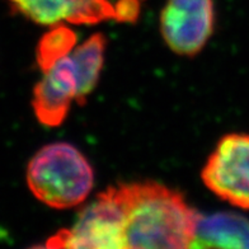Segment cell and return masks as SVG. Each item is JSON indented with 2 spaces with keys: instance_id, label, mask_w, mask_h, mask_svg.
I'll return each mask as SVG.
<instances>
[{
  "instance_id": "obj_1",
  "label": "cell",
  "mask_w": 249,
  "mask_h": 249,
  "mask_svg": "<svg viewBox=\"0 0 249 249\" xmlns=\"http://www.w3.org/2000/svg\"><path fill=\"white\" fill-rule=\"evenodd\" d=\"M108 188L124 213L126 249L191 248L200 213L179 191L154 180Z\"/></svg>"
},
{
  "instance_id": "obj_2",
  "label": "cell",
  "mask_w": 249,
  "mask_h": 249,
  "mask_svg": "<svg viewBox=\"0 0 249 249\" xmlns=\"http://www.w3.org/2000/svg\"><path fill=\"white\" fill-rule=\"evenodd\" d=\"M27 184L37 200L64 210L86 201L94 184V172L82 151L69 142L43 146L27 167Z\"/></svg>"
},
{
  "instance_id": "obj_3",
  "label": "cell",
  "mask_w": 249,
  "mask_h": 249,
  "mask_svg": "<svg viewBox=\"0 0 249 249\" xmlns=\"http://www.w3.org/2000/svg\"><path fill=\"white\" fill-rule=\"evenodd\" d=\"M47 248L126 249L124 217L111 190L79 211L76 221L47 240Z\"/></svg>"
},
{
  "instance_id": "obj_4",
  "label": "cell",
  "mask_w": 249,
  "mask_h": 249,
  "mask_svg": "<svg viewBox=\"0 0 249 249\" xmlns=\"http://www.w3.org/2000/svg\"><path fill=\"white\" fill-rule=\"evenodd\" d=\"M201 178L219 198L249 210V134L235 132L220 139Z\"/></svg>"
},
{
  "instance_id": "obj_5",
  "label": "cell",
  "mask_w": 249,
  "mask_h": 249,
  "mask_svg": "<svg viewBox=\"0 0 249 249\" xmlns=\"http://www.w3.org/2000/svg\"><path fill=\"white\" fill-rule=\"evenodd\" d=\"M213 0H167L160 13V33L174 53L194 57L213 36Z\"/></svg>"
},
{
  "instance_id": "obj_6",
  "label": "cell",
  "mask_w": 249,
  "mask_h": 249,
  "mask_svg": "<svg viewBox=\"0 0 249 249\" xmlns=\"http://www.w3.org/2000/svg\"><path fill=\"white\" fill-rule=\"evenodd\" d=\"M14 13L39 26L98 24L116 20L111 0H8Z\"/></svg>"
},
{
  "instance_id": "obj_7",
  "label": "cell",
  "mask_w": 249,
  "mask_h": 249,
  "mask_svg": "<svg viewBox=\"0 0 249 249\" xmlns=\"http://www.w3.org/2000/svg\"><path fill=\"white\" fill-rule=\"evenodd\" d=\"M78 95L75 68L70 55L43 71L42 79L33 88L32 107L39 124L57 127L65 121L72 101Z\"/></svg>"
},
{
  "instance_id": "obj_8",
  "label": "cell",
  "mask_w": 249,
  "mask_h": 249,
  "mask_svg": "<svg viewBox=\"0 0 249 249\" xmlns=\"http://www.w3.org/2000/svg\"><path fill=\"white\" fill-rule=\"evenodd\" d=\"M191 248L249 249V220L235 213H200Z\"/></svg>"
},
{
  "instance_id": "obj_9",
  "label": "cell",
  "mask_w": 249,
  "mask_h": 249,
  "mask_svg": "<svg viewBox=\"0 0 249 249\" xmlns=\"http://www.w3.org/2000/svg\"><path fill=\"white\" fill-rule=\"evenodd\" d=\"M106 46L107 39L105 35L98 32L92 35L82 45L76 46L70 53L78 80L76 103L79 106L86 105L87 98L98 84L105 65Z\"/></svg>"
},
{
  "instance_id": "obj_10",
  "label": "cell",
  "mask_w": 249,
  "mask_h": 249,
  "mask_svg": "<svg viewBox=\"0 0 249 249\" xmlns=\"http://www.w3.org/2000/svg\"><path fill=\"white\" fill-rule=\"evenodd\" d=\"M76 35L66 24H57L50 27L39 39L36 49V60L39 69L46 71L60 59L70 55L75 49Z\"/></svg>"
},
{
  "instance_id": "obj_11",
  "label": "cell",
  "mask_w": 249,
  "mask_h": 249,
  "mask_svg": "<svg viewBox=\"0 0 249 249\" xmlns=\"http://www.w3.org/2000/svg\"><path fill=\"white\" fill-rule=\"evenodd\" d=\"M144 0H117L115 3L116 20L121 23H135L140 16Z\"/></svg>"
}]
</instances>
